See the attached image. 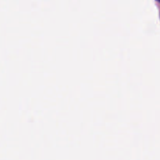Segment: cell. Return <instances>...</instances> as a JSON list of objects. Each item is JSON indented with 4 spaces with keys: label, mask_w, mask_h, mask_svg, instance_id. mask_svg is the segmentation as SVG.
<instances>
[{
    "label": "cell",
    "mask_w": 160,
    "mask_h": 160,
    "mask_svg": "<svg viewBox=\"0 0 160 160\" xmlns=\"http://www.w3.org/2000/svg\"><path fill=\"white\" fill-rule=\"evenodd\" d=\"M158 1H159V2H160V0H158Z\"/></svg>",
    "instance_id": "obj_1"
}]
</instances>
